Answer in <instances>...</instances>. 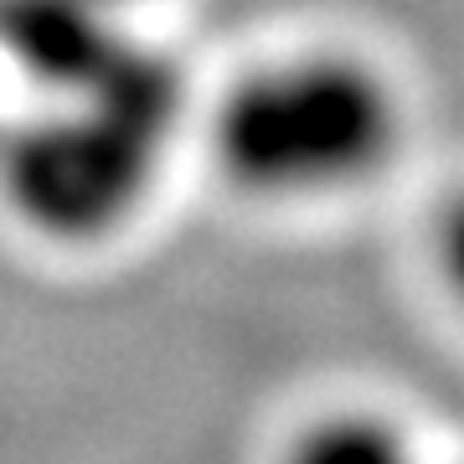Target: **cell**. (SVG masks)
Wrapping results in <instances>:
<instances>
[{"label":"cell","instance_id":"obj_1","mask_svg":"<svg viewBox=\"0 0 464 464\" xmlns=\"http://www.w3.org/2000/svg\"><path fill=\"white\" fill-rule=\"evenodd\" d=\"M408 145L398 78L356 47H295L243 67L212 103L217 176L264 207H310L382 181Z\"/></svg>","mask_w":464,"mask_h":464},{"label":"cell","instance_id":"obj_2","mask_svg":"<svg viewBox=\"0 0 464 464\" xmlns=\"http://www.w3.org/2000/svg\"><path fill=\"white\" fill-rule=\"evenodd\" d=\"M186 88L170 57L130 42L99 83L47 99L5 134L0 191L47 243L93 248L124 232L160 181Z\"/></svg>","mask_w":464,"mask_h":464},{"label":"cell","instance_id":"obj_3","mask_svg":"<svg viewBox=\"0 0 464 464\" xmlns=\"http://www.w3.org/2000/svg\"><path fill=\"white\" fill-rule=\"evenodd\" d=\"M134 36L93 0H0V57L47 99L83 93Z\"/></svg>","mask_w":464,"mask_h":464},{"label":"cell","instance_id":"obj_4","mask_svg":"<svg viewBox=\"0 0 464 464\" xmlns=\"http://www.w3.org/2000/svg\"><path fill=\"white\" fill-rule=\"evenodd\" d=\"M279 464H429L418 449V433L387 408H325L310 423H299L284 444Z\"/></svg>","mask_w":464,"mask_h":464},{"label":"cell","instance_id":"obj_5","mask_svg":"<svg viewBox=\"0 0 464 464\" xmlns=\"http://www.w3.org/2000/svg\"><path fill=\"white\" fill-rule=\"evenodd\" d=\"M429 258H433V274L444 284V295L464 310V186L449 191L433 212V227H429Z\"/></svg>","mask_w":464,"mask_h":464},{"label":"cell","instance_id":"obj_6","mask_svg":"<svg viewBox=\"0 0 464 464\" xmlns=\"http://www.w3.org/2000/svg\"><path fill=\"white\" fill-rule=\"evenodd\" d=\"M93 5H103V11H114V16H130L134 5H145V0H93Z\"/></svg>","mask_w":464,"mask_h":464}]
</instances>
